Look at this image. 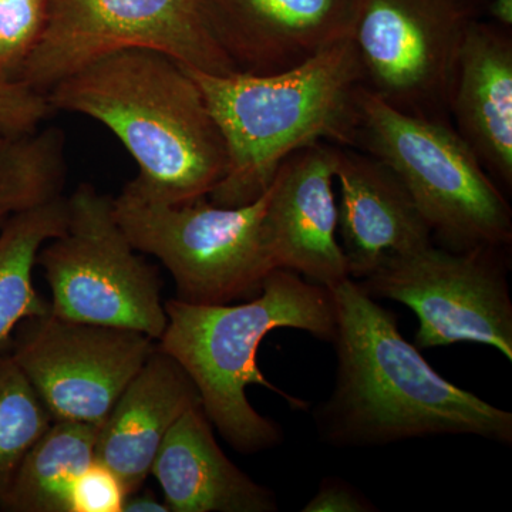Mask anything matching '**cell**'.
I'll return each instance as SVG.
<instances>
[{"label": "cell", "mask_w": 512, "mask_h": 512, "mask_svg": "<svg viewBox=\"0 0 512 512\" xmlns=\"http://www.w3.org/2000/svg\"><path fill=\"white\" fill-rule=\"evenodd\" d=\"M185 69L227 144V173L208 195L212 204L241 207L258 200L301 148L357 146L363 74L350 36L286 72L217 76Z\"/></svg>", "instance_id": "3957f363"}, {"label": "cell", "mask_w": 512, "mask_h": 512, "mask_svg": "<svg viewBox=\"0 0 512 512\" xmlns=\"http://www.w3.org/2000/svg\"><path fill=\"white\" fill-rule=\"evenodd\" d=\"M212 423L195 404L165 437L151 474L170 512H275L271 488L239 470L218 446Z\"/></svg>", "instance_id": "2e32d148"}, {"label": "cell", "mask_w": 512, "mask_h": 512, "mask_svg": "<svg viewBox=\"0 0 512 512\" xmlns=\"http://www.w3.org/2000/svg\"><path fill=\"white\" fill-rule=\"evenodd\" d=\"M67 218L69 202L60 195L12 215L0 228V352L23 320L50 312L33 285V269L43 245L63 234Z\"/></svg>", "instance_id": "d6986e66"}, {"label": "cell", "mask_w": 512, "mask_h": 512, "mask_svg": "<svg viewBox=\"0 0 512 512\" xmlns=\"http://www.w3.org/2000/svg\"><path fill=\"white\" fill-rule=\"evenodd\" d=\"M164 308L168 323L157 348L173 356L190 375L202 409L222 439L242 454L278 447L284 440L282 427L256 412L247 387L259 384L271 389L298 409H305L306 403L262 375L259 346L272 330L282 328L303 330L332 343L336 315L330 289L278 268L249 301L194 305L170 299Z\"/></svg>", "instance_id": "277c9868"}, {"label": "cell", "mask_w": 512, "mask_h": 512, "mask_svg": "<svg viewBox=\"0 0 512 512\" xmlns=\"http://www.w3.org/2000/svg\"><path fill=\"white\" fill-rule=\"evenodd\" d=\"M338 234L350 279L362 281L390 256L433 244V235L396 173L372 154L339 147Z\"/></svg>", "instance_id": "5bb4252c"}, {"label": "cell", "mask_w": 512, "mask_h": 512, "mask_svg": "<svg viewBox=\"0 0 512 512\" xmlns=\"http://www.w3.org/2000/svg\"><path fill=\"white\" fill-rule=\"evenodd\" d=\"M53 0H0V73L15 77L39 43Z\"/></svg>", "instance_id": "7402d4cb"}, {"label": "cell", "mask_w": 512, "mask_h": 512, "mask_svg": "<svg viewBox=\"0 0 512 512\" xmlns=\"http://www.w3.org/2000/svg\"><path fill=\"white\" fill-rule=\"evenodd\" d=\"M268 188L241 207L208 197L184 204L148 197L128 181L114 217L134 249L156 256L173 276L177 299L194 305L249 301L276 268L264 234Z\"/></svg>", "instance_id": "8992f818"}, {"label": "cell", "mask_w": 512, "mask_h": 512, "mask_svg": "<svg viewBox=\"0 0 512 512\" xmlns=\"http://www.w3.org/2000/svg\"><path fill=\"white\" fill-rule=\"evenodd\" d=\"M12 355L53 421L101 426L157 348L137 330L90 325L52 313L23 320Z\"/></svg>", "instance_id": "8fae6325"}, {"label": "cell", "mask_w": 512, "mask_h": 512, "mask_svg": "<svg viewBox=\"0 0 512 512\" xmlns=\"http://www.w3.org/2000/svg\"><path fill=\"white\" fill-rule=\"evenodd\" d=\"M357 104L356 148L392 168L439 247H511L510 204L457 130L443 119L396 109L365 86Z\"/></svg>", "instance_id": "5b68a950"}, {"label": "cell", "mask_w": 512, "mask_h": 512, "mask_svg": "<svg viewBox=\"0 0 512 512\" xmlns=\"http://www.w3.org/2000/svg\"><path fill=\"white\" fill-rule=\"evenodd\" d=\"M303 512H373L376 505L352 484L336 477L320 483L318 493L302 508Z\"/></svg>", "instance_id": "d4e9b609"}, {"label": "cell", "mask_w": 512, "mask_h": 512, "mask_svg": "<svg viewBox=\"0 0 512 512\" xmlns=\"http://www.w3.org/2000/svg\"><path fill=\"white\" fill-rule=\"evenodd\" d=\"M97 436L94 424L53 421L20 463L0 510L73 512L74 487L96 463Z\"/></svg>", "instance_id": "ac0fdd59"}, {"label": "cell", "mask_w": 512, "mask_h": 512, "mask_svg": "<svg viewBox=\"0 0 512 512\" xmlns=\"http://www.w3.org/2000/svg\"><path fill=\"white\" fill-rule=\"evenodd\" d=\"M45 94L53 110L109 128L138 165L130 183L148 197L195 201L208 197L227 173V144L200 86L164 53H109Z\"/></svg>", "instance_id": "7a4b0ae2"}, {"label": "cell", "mask_w": 512, "mask_h": 512, "mask_svg": "<svg viewBox=\"0 0 512 512\" xmlns=\"http://www.w3.org/2000/svg\"><path fill=\"white\" fill-rule=\"evenodd\" d=\"M508 248L467 251L430 247L390 256L372 275L356 281L375 299H392L419 319V350L480 343L512 362V299Z\"/></svg>", "instance_id": "9c48e42d"}, {"label": "cell", "mask_w": 512, "mask_h": 512, "mask_svg": "<svg viewBox=\"0 0 512 512\" xmlns=\"http://www.w3.org/2000/svg\"><path fill=\"white\" fill-rule=\"evenodd\" d=\"M67 202L66 229L36 259L52 292L50 313L160 339L168 323L160 278L114 217L113 197L80 184Z\"/></svg>", "instance_id": "52a82bcc"}, {"label": "cell", "mask_w": 512, "mask_h": 512, "mask_svg": "<svg viewBox=\"0 0 512 512\" xmlns=\"http://www.w3.org/2000/svg\"><path fill=\"white\" fill-rule=\"evenodd\" d=\"M335 305V389L313 413L320 439L338 448L431 436L512 443V413L444 379L399 330L396 316L356 281L330 288Z\"/></svg>", "instance_id": "6da1fadb"}, {"label": "cell", "mask_w": 512, "mask_h": 512, "mask_svg": "<svg viewBox=\"0 0 512 512\" xmlns=\"http://www.w3.org/2000/svg\"><path fill=\"white\" fill-rule=\"evenodd\" d=\"M339 147L315 143L286 158L269 184L264 234L276 268L333 288L350 278L338 241Z\"/></svg>", "instance_id": "7c38bea8"}, {"label": "cell", "mask_w": 512, "mask_h": 512, "mask_svg": "<svg viewBox=\"0 0 512 512\" xmlns=\"http://www.w3.org/2000/svg\"><path fill=\"white\" fill-rule=\"evenodd\" d=\"M55 113L46 94L0 73V140L35 133Z\"/></svg>", "instance_id": "603a6c76"}, {"label": "cell", "mask_w": 512, "mask_h": 512, "mask_svg": "<svg viewBox=\"0 0 512 512\" xmlns=\"http://www.w3.org/2000/svg\"><path fill=\"white\" fill-rule=\"evenodd\" d=\"M471 22L467 0H353L363 86L396 109L441 119Z\"/></svg>", "instance_id": "30bf717a"}, {"label": "cell", "mask_w": 512, "mask_h": 512, "mask_svg": "<svg viewBox=\"0 0 512 512\" xmlns=\"http://www.w3.org/2000/svg\"><path fill=\"white\" fill-rule=\"evenodd\" d=\"M64 146L66 138L59 127L0 140V228L12 215L62 195Z\"/></svg>", "instance_id": "ffe728a7"}, {"label": "cell", "mask_w": 512, "mask_h": 512, "mask_svg": "<svg viewBox=\"0 0 512 512\" xmlns=\"http://www.w3.org/2000/svg\"><path fill=\"white\" fill-rule=\"evenodd\" d=\"M121 512H170L167 504L161 503L153 494L150 493H133L124 497Z\"/></svg>", "instance_id": "484cf974"}, {"label": "cell", "mask_w": 512, "mask_h": 512, "mask_svg": "<svg viewBox=\"0 0 512 512\" xmlns=\"http://www.w3.org/2000/svg\"><path fill=\"white\" fill-rule=\"evenodd\" d=\"M490 13L503 28H511L512 0H493L490 5Z\"/></svg>", "instance_id": "4316f807"}, {"label": "cell", "mask_w": 512, "mask_h": 512, "mask_svg": "<svg viewBox=\"0 0 512 512\" xmlns=\"http://www.w3.org/2000/svg\"><path fill=\"white\" fill-rule=\"evenodd\" d=\"M239 73L286 72L349 36L353 0H201Z\"/></svg>", "instance_id": "4fadbf2b"}, {"label": "cell", "mask_w": 512, "mask_h": 512, "mask_svg": "<svg viewBox=\"0 0 512 512\" xmlns=\"http://www.w3.org/2000/svg\"><path fill=\"white\" fill-rule=\"evenodd\" d=\"M53 423L10 353L0 352V505L33 444Z\"/></svg>", "instance_id": "44dd1931"}, {"label": "cell", "mask_w": 512, "mask_h": 512, "mask_svg": "<svg viewBox=\"0 0 512 512\" xmlns=\"http://www.w3.org/2000/svg\"><path fill=\"white\" fill-rule=\"evenodd\" d=\"M200 393L183 366L156 348L99 427L96 463L137 493L150 477L161 444Z\"/></svg>", "instance_id": "9a60e30c"}, {"label": "cell", "mask_w": 512, "mask_h": 512, "mask_svg": "<svg viewBox=\"0 0 512 512\" xmlns=\"http://www.w3.org/2000/svg\"><path fill=\"white\" fill-rule=\"evenodd\" d=\"M126 49L157 50L202 73H237L201 0H53L45 32L16 79L45 94L93 60Z\"/></svg>", "instance_id": "ba28073f"}, {"label": "cell", "mask_w": 512, "mask_h": 512, "mask_svg": "<svg viewBox=\"0 0 512 512\" xmlns=\"http://www.w3.org/2000/svg\"><path fill=\"white\" fill-rule=\"evenodd\" d=\"M457 131L488 174L512 187V43L503 30L468 25L451 92Z\"/></svg>", "instance_id": "e0dca14e"}, {"label": "cell", "mask_w": 512, "mask_h": 512, "mask_svg": "<svg viewBox=\"0 0 512 512\" xmlns=\"http://www.w3.org/2000/svg\"><path fill=\"white\" fill-rule=\"evenodd\" d=\"M124 497L119 478L94 463L74 487L73 512H121Z\"/></svg>", "instance_id": "cb8c5ba5"}]
</instances>
